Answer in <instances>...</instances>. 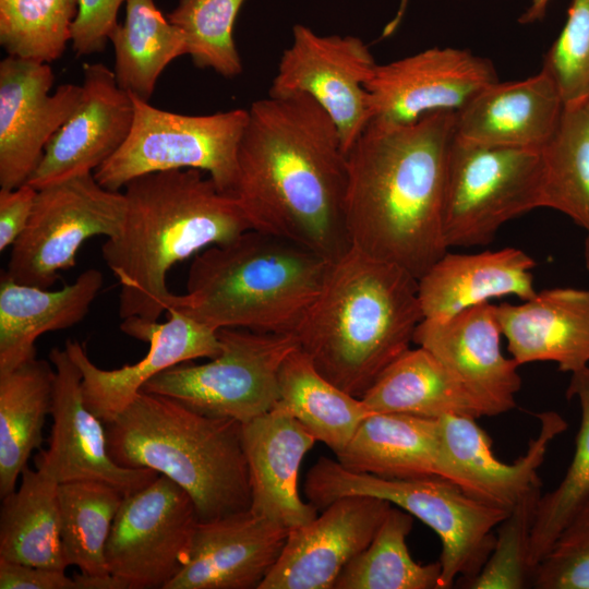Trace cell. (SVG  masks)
<instances>
[{"mask_svg":"<svg viewBox=\"0 0 589 589\" xmlns=\"http://www.w3.org/2000/svg\"><path fill=\"white\" fill-rule=\"evenodd\" d=\"M408 0H401L400 4L406 7ZM551 0H530V3L526 11L519 17V22L522 24H531L538 21H542L546 14V10Z\"/></svg>","mask_w":589,"mask_h":589,"instance_id":"obj_47","label":"cell"},{"mask_svg":"<svg viewBox=\"0 0 589 589\" xmlns=\"http://www.w3.org/2000/svg\"><path fill=\"white\" fill-rule=\"evenodd\" d=\"M125 495L96 480L59 484L60 534L67 566L85 575L108 574L106 545Z\"/></svg>","mask_w":589,"mask_h":589,"instance_id":"obj_36","label":"cell"},{"mask_svg":"<svg viewBox=\"0 0 589 589\" xmlns=\"http://www.w3.org/2000/svg\"><path fill=\"white\" fill-rule=\"evenodd\" d=\"M167 313L164 323L136 316L122 320L120 329L149 347L140 361L119 369L98 368L88 358L84 344L67 340L64 348L82 373L84 404L104 423L116 419L159 373L199 358L212 359L220 352L217 330L176 309Z\"/></svg>","mask_w":589,"mask_h":589,"instance_id":"obj_14","label":"cell"},{"mask_svg":"<svg viewBox=\"0 0 589 589\" xmlns=\"http://www.w3.org/2000/svg\"><path fill=\"white\" fill-rule=\"evenodd\" d=\"M124 188L123 224L101 254L120 285L119 316L155 322L169 309L175 264L252 227L236 197L196 169L147 173Z\"/></svg>","mask_w":589,"mask_h":589,"instance_id":"obj_3","label":"cell"},{"mask_svg":"<svg viewBox=\"0 0 589 589\" xmlns=\"http://www.w3.org/2000/svg\"><path fill=\"white\" fill-rule=\"evenodd\" d=\"M77 0H0V45L8 56L51 62L71 41Z\"/></svg>","mask_w":589,"mask_h":589,"instance_id":"obj_38","label":"cell"},{"mask_svg":"<svg viewBox=\"0 0 589 589\" xmlns=\"http://www.w3.org/2000/svg\"><path fill=\"white\" fill-rule=\"evenodd\" d=\"M564 101L544 71L519 81L493 82L455 112V140L484 147L542 149Z\"/></svg>","mask_w":589,"mask_h":589,"instance_id":"obj_23","label":"cell"},{"mask_svg":"<svg viewBox=\"0 0 589 589\" xmlns=\"http://www.w3.org/2000/svg\"><path fill=\"white\" fill-rule=\"evenodd\" d=\"M125 196L85 173L37 191L29 223L16 242L5 272L13 280L51 287L60 272L76 264L89 238L116 236L125 215Z\"/></svg>","mask_w":589,"mask_h":589,"instance_id":"obj_11","label":"cell"},{"mask_svg":"<svg viewBox=\"0 0 589 589\" xmlns=\"http://www.w3.org/2000/svg\"><path fill=\"white\" fill-rule=\"evenodd\" d=\"M289 529L250 509L197 521L187 560L166 589H259Z\"/></svg>","mask_w":589,"mask_h":589,"instance_id":"obj_22","label":"cell"},{"mask_svg":"<svg viewBox=\"0 0 589 589\" xmlns=\"http://www.w3.org/2000/svg\"><path fill=\"white\" fill-rule=\"evenodd\" d=\"M0 558L68 568L60 534L59 483L28 466L21 474L20 486L2 497Z\"/></svg>","mask_w":589,"mask_h":589,"instance_id":"obj_31","label":"cell"},{"mask_svg":"<svg viewBox=\"0 0 589 589\" xmlns=\"http://www.w3.org/2000/svg\"><path fill=\"white\" fill-rule=\"evenodd\" d=\"M132 98L134 119L129 136L93 172L101 187L119 191L131 180L147 173L196 169L206 172L223 192L232 195L238 147L248 121V109L190 116Z\"/></svg>","mask_w":589,"mask_h":589,"instance_id":"obj_8","label":"cell"},{"mask_svg":"<svg viewBox=\"0 0 589 589\" xmlns=\"http://www.w3.org/2000/svg\"><path fill=\"white\" fill-rule=\"evenodd\" d=\"M105 429L117 465L152 469L176 482L192 498L200 521L250 509L240 422L141 390Z\"/></svg>","mask_w":589,"mask_h":589,"instance_id":"obj_6","label":"cell"},{"mask_svg":"<svg viewBox=\"0 0 589 589\" xmlns=\"http://www.w3.org/2000/svg\"><path fill=\"white\" fill-rule=\"evenodd\" d=\"M537 436L513 464L495 457L492 441L477 419L462 416L437 419L436 476L476 500L510 512L529 491L541 486L538 471L549 446L568 426L553 410L537 413Z\"/></svg>","mask_w":589,"mask_h":589,"instance_id":"obj_15","label":"cell"},{"mask_svg":"<svg viewBox=\"0 0 589 589\" xmlns=\"http://www.w3.org/2000/svg\"><path fill=\"white\" fill-rule=\"evenodd\" d=\"M376 67L361 38L320 35L296 24L268 95H309L336 125L347 153L372 120L365 84Z\"/></svg>","mask_w":589,"mask_h":589,"instance_id":"obj_13","label":"cell"},{"mask_svg":"<svg viewBox=\"0 0 589 589\" xmlns=\"http://www.w3.org/2000/svg\"><path fill=\"white\" fill-rule=\"evenodd\" d=\"M541 155V207L566 215L589 236V96L564 104Z\"/></svg>","mask_w":589,"mask_h":589,"instance_id":"obj_34","label":"cell"},{"mask_svg":"<svg viewBox=\"0 0 589 589\" xmlns=\"http://www.w3.org/2000/svg\"><path fill=\"white\" fill-rule=\"evenodd\" d=\"M347 183L340 135L314 99L298 93L251 104L232 195L252 229L333 262L351 248Z\"/></svg>","mask_w":589,"mask_h":589,"instance_id":"obj_1","label":"cell"},{"mask_svg":"<svg viewBox=\"0 0 589 589\" xmlns=\"http://www.w3.org/2000/svg\"><path fill=\"white\" fill-rule=\"evenodd\" d=\"M437 419L373 412L336 454L346 469L383 479L436 476Z\"/></svg>","mask_w":589,"mask_h":589,"instance_id":"obj_28","label":"cell"},{"mask_svg":"<svg viewBox=\"0 0 589 589\" xmlns=\"http://www.w3.org/2000/svg\"><path fill=\"white\" fill-rule=\"evenodd\" d=\"M496 81L488 58L468 49L433 47L377 64L365 89L372 119L409 123L431 112H456Z\"/></svg>","mask_w":589,"mask_h":589,"instance_id":"obj_17","label":"cell"},{"mask_svg":"<svg viewBox=\"0 0 589 589\" xmlns=\"http://www.w3.org/2000/svg\"><path fill=\"white\" fill-rule=\"evenodd\" d=\"M274 408L296 418L316 441L335 455L350 441L359 424L373 411L323 376L300 348L279 371V399Z\"/></svg>","mask_w":589,"mask_h":589,"instance_id":"obj_32","label":"cell"},{"mask_svg":"<svg viewBox=\"0 0 589 589\" xmlns=\"http://www.w3.org/2000/svg\"><path fill=\"white\" fill-rule=\"evenodd\" d=\"M413 516L392 505L371 543L338 576L334 589H441L440 562L422 565L410 555Z\"/></svg>","mask_w":589,"mask_h":589,"instance_id":"obj_35","label":"cell"},{"mask_svg":"<svg viewBox=\"0 0 589 589\" xmlns=\"http://www.w3.org/2000/svg\"><path fill=\"white\" fill-rule=\"evenodd\" d=\"M77 589H127L124 584L110 573L103 575L74 574Z\"/></svg>","mask_w":589,"mask_h":589,"instance_id":"obj_46","label":"cell"},{"mask_svg":"<svg viewBox=\"0 0 589 589\" xmlns=\"http://www.w3.org/2000/svg\"><path fill=\"white\" fill-rule=\"evenodd\" d=\"M37 189L28 183L15 189H0V251L12 247L26 229Z\"/></svg>","mask_w":589,"mask_h":589,"instance_id":"obj_44","label":"cell"},{"mask_svg":"<svg viewBox=\"0 0 589 589\" xmlns=\"http://www.w3.org/2000/svg\"><path fill=\"white\" fill-rule=\"evenodd\" d=\"M103 284V274L96 268L84 271L72 284L59 290L20 284L2 273L0 373L35 358V341L40 335L80 323Z\"/></svg>","mask_w":589,"mask_h":589,"instance_id":"obj_27","label":"cell"},{"mask_svg":"<svg viewBox=\"0 0 589 589\" xmlns=\"http://www.w3.org/2000/svg\"><path fill=\"white\" fill-rule=\"evenodd\" d=\"M36 357L0 373V496L16 483L35 449L43 444V430L50 414L55 368Z\"/></svg>","mask_w":589,"mask_h":589,"instance_id":"obj_30","label":"cell"},{"mask_svg":"<svg viewBox=\"0 0 589 589\" xmlns=\"http://www.w3.org/2000/svg\"><path fill=\"white\" fill-rule=\"evenodd\" d=\"M217 336L216 357L202 364L169 368L142 390L241 424L271 411L279 399L280 368L299 348L296 335L226 327L217 329Z\"/></svg>","mask_w":589,"mask_h":589,"instance_id":"obj_9","label":"cell"},{"mask_svg":"<svg viewBox=\"0 0 589 589\" xmlns=\"http://www.w3.org/2000/svg\"><path fill=\"white\" fill-rule=\"evenodd\" d=\"M0 589H77L65 569L20 564L0 558Z\"/></svg>","mask_w":589,"mask_h":589,"instance_id":"obj_45","label":"cell"},{"mask_svg":"<svg viewBox=\"0 0 589 589\" xmlns=\"http://www.w3.org/2000/svg\"><path fill=\"white\" fill-rule=\"evenodd\" d=\"M541 486L529 491L497 526L493 550L481 570L457 581L468 589H522L530 587L529 546Z\"/></svg>","mask_w":589,"mask_h":589,"instance_id":"obj_40","label":"cell"},{"mask_svg":"<svg viewBox=\"0 0 589 589\" xmlns=\"http://www.w3.org/2000/svg\"><path fill=\"white\" fill-rule=\"evenodd\" d=\"M495 304L467 309L444 321L423 318L413 344L430 351L471 394L485 417L516 406L521 388L519 365L502 351Z\"/></svg>","mask_w":589,"mask_h":589,"instance_id":"obj_20","label":"cell"},{"mask_svg":"<svg viewBox=\"0 0 589 589\" xmlns=\"http://www.w3.org/2000/svg\"><path fill=\"white\" fill-rule=\"evenodd\" d=\"M542 70L553 79L564 104L589 96V0H572Z\"/></svg>","mask_w":589,"mask_h":589,"instance_id":"obj_41","label":"cell"},{"mask_svg":"<svg viewBox=\"0 0 589 589\" xmlns=\"http://www.w3.org/2000/svg\"><path fill=\"white\" fill-rule=\"evenodd\" d=\"M392 504L346 495L289 529L283 552L259 589H334L344 568L373 540Z\"/></svg>","mask_w":589,"mask_h":589,"instance_id":"obj_19","label":"cell"},{"mask_svg":"<svg viewBox=\"0 0 589 589\" xmlns=\"http://www.w3.org/2000/svg\"><path fill=\"white\" fill-rule=\"evenodd\" d=\"M541 149L452 143L443 214L446 247L490 244L507 221L541 208Z\"/></svg>","mask_w":589,"mask_h":589,"instance_id":"obj_10","label":"cell"},{"mask_svg":"<svg viewBox=\"0 0 589 589\" xmlns=\"http://www.w3.org/2000/svg\"><path fill=\"white\" fill-rule=\"evenodd\" d=\"M534 260L524 250L503 248L479 253L449 250L418 279L423 318L444 321L491 299L537 292Z\"/></svg>","mask_w":589,"mask_h":589,"instance_id":"obj_26","label":"cell"},{"mask_svg":"<svg viewBox=\"0 0 589 589\" xmlns=\"http://www.w3.org/2000/svg\"><path fill=\"white\" fill-rule=\"evenodd\" d=\"M455 112L409 123L373 118L347 152L351 247L414 278L449 249L443 236Z\"/></svg>","mask_w":589,"mask_h":589,"instance_id":"obj_2","label":"cell"},{"mask_svg":"<svg viewBox=\"0 0 589 589\" xmlns=\"http://www.w3.org/2000/svg\"><path fill=\"white\" fill-rule=\"evenodd\" d=\"M422 320L418 279L351 247L332 262L294 335L323 376L361 398Z\"/></svg>","mask_w":589,"mask_h":589,"instance_id":"obj_4","label":"cell"},{"mask_svg":"<svg viewBox=\"0 0 589 589\" xmlns=\"http://www.w3.org/2000/svg\"><path fill=\"white\" fill-rule=\"evenodd\" d=\"M304 492L320 510L339 497L360 494L383 498L419 518L441 540V589L481 570L495 543L494 530L509 513L469 496L437 476L383 479L350 471L327 457H320L308 471Z\"/></svg>","mask_w":589,"mask_h":589,"instance_id":"obj_7","label":"cell"},{"mask_svg":"<svg viewBox=\"0 0 589 589\" xmlns=\"http://www.w3.org/2000/svg\"><path fill=\"white\" fill-rule=\"evenodd\" d=\"M584 259L587 271L589 272V236H587L584 248Z\"/></svg>","mask_w":589,"mask_h":589,"instance_id":"obj_48","label":"cell"},{"mask_svg":"<svg viewBox=\"0 0 589 589\" xmlns=\"http://www.w3.org/2000/svg\"><path fill=\"white\" fill-rule=\"evenodd\" d=\"M566 397L580 407L573 459L558 485L541 495L532 525L529 563L532 572L578 509L589 500V366L570 374Z\"/></svg>","mask_w":589,"mask_h":589,"instance_id":"obj_37","label":"cell"},{"mask_svg":"<svg viewBox=\"0 0 589 589\" xmlns=\"http://www.w3.org/2000/svg\"><path fill=\"white\" fill-rule=\"evenodd\" d=\"M373 412H394L440 419L485 417L471 394L426 349H407L361 397Z\"/></svg>","mask_w":589,"mask_h":589,"instance_id":"obj_29","label":"cell"},{"mask_svg":"<svg viewBox=\"0 0 589 589\" xmlns=\"http://www.w3.org/2000/svg\"><path fill=\"white\" fill-rule=\"evenodd\" d=\"M128 0H77L71 29V46L76 56L100 52L118 25L120 5Z\"/></svg>","mask_w":589,"mask_h":589,"instance_id":"obj_43","label":"cell"},{"mask_svg":"<svg viewBox=\"0 0 589 589\" xmlns=\"http://www.w3.org/2000/svg\"><path fill=\"white\" fill-rule=\"evenodd\" d=\"M82 99L55 133L27 183L39 190L93 173L125 142L134 119L131 94L104 63L83 67Z\"/></svg>","mask_w":589,"mask_h":589,"instance_id":"obj_21","label":"cell"},{"mask_svg":"<svg viewBox=\"0 0 589 589\" xmlns=\"http://www.w3.org/2000/svg\"><path fill=\"white\" fill-rule=\"evenodd\" d=\"M536 589H589V500L558 534L534 567Z\"/></svg>","mask_w":589,"mask_h":589,"instance_id":"obj_42","label":"cell"},{"mask_svg":"<svg viewBox=\"0 0 589 589\" xmlns=\"http://www.w3.org/2000/svg\"><path fill=\"white\" fill-rule=\"evenodd\" d=\"M315 442L296 418L278 408L242 424L253 514L288 529L317 516L318 509L298 492L301 462Z\"/></svg>","mask_w":589,"mask_h":589,"instance_id":"obj_24","label":"cell"},{"mask_svg":"<svg viewBox=\"0 0 589 589\" xmlns=\"http://www.w3.org/2000/svg\"><path fill=\"white\" fill-rule=\"evenodd\" d=\"M245 0H179L167 15L184 35L195 67L232 79L242 73L233 27Z\"/></svg>","mask_w":589,"mask_h":589,"instance_id":"obj_39","label":"cell"},{"mask_svg":"<svg viewBox=\"0 0 589 589\" xmlns=\"http://www.w3.org/2000/svg\"><path fill=\"white\" fill-rule=\"evenodd\" d=\"M495 311L519 366L554 362L570 374L589 366V289H544L518 304H495Z\"/></svg>","mask_w":589,"mask_h":589,"instance_id":"obj_25","label":"cell"},{"mask_svg":"<svg viewBox=\"0 0 589 589\" xmlns=\"http://www.w3.org/2000/svg\"><path fill=\"white\" fill-rule=\"evenodd\" d=\"M125 17L109 36L115 50V77L120 88L148 101L165 68L188 55L182 32L155 0H128Z\"/></svg>","mask_w":589,"mask_h":589,"instance_id":"obj_33","label":"cell"},{"mask_svg":"<svg viewBox=\"0 0 589 589\" xmlns=\"http://www.w3.org/2000/svg\"><path fill=\"white\" fill-rule=\"evenodd\" d=\"M197 521L190 495L159 474L124 496L106 545L108 572L127 589H166L184 565Z\"/></svg>","mask_w":589,"mask_h":589,"instance_id":"obj_12","label":"cell"},{"mask_svg":"<svg viewBox=\"0 0 589 589\" xmlns=\"http://www.w3.org/2000/svg\"><path fill=\"white\" fill-rule=\"evenodd\" d=\"M330 264L302 245L249 229L194 255L187 291L173 293L168 310L215 330L294 334Z\"/></svg>","mask_w":589,"mask_h":589,"instance_id":"obj_5","label":"cell"},{"mask_svg":"<svg viewBox=\"0 0 589 589\" xmlns=\"http://www.w3.org/2000/svg\"><path fill=\"white\" fill-rule=\"evenodd\" d=\"M56 376L52 425L47 449L35 456V468L60 483L96 480L128 496L152 483L159 473L147 468H125L109 455L105 423L84 404L82 373L67 349L49 352Z\"/></svg>","mask_w":589,"mask_h":589,"instance_id":"obj_18","label":"cell"},{"mask_svg":"<svg viewBox=\"0 0 589 589\" xmlns=\"http://www.w3.org/2000/svg\"><path fill=\"white\" fill-rule=\"evenodd\" d=\"M49 63L7 56L0 62V189L27 183L55 133L82 99V85L53 94Z\"/></svg>","mask_w":589,"mask_h":589,"instance_id":"obj_16","label":"cell"}]
</instances>
